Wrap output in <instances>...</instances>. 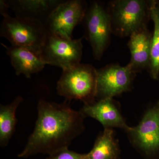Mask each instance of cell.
<instances>
[{
	"instance_id": "cell-4",
	"label": "cell",
	"mask_w": 159,
	"mask_h": 159,
	"mask_svg": "<svg viewBox=\"0 0 159 159\" xmlns=\"http://www.w3.org/2000/svg\"><path fill=\"white\" fill-rule=\"evenodd\" d=\"M48 34L42 22L32 19L9 16L3 18L0 26V36L8 40L11 45L27 48L38 53Z\"/></svg>"
},
{
	"instance_id": "cell-6",
	"label": "cell",
	"mask_w": 159,
	"mask_h": 159,
	"mask_svg": "<svg viewBox=\"0 0 159 159\" xmlns=\"http://www.w3.org/2000/svg\"><path fill=\"white\" fill-rule=\"evenodd\" d=\"M82 40L48 34L40 50V56L46 65L62 70L73 66L81 61Z\"/></svg>"
},
{
	"instance_id": "cell-7",
	"label": "cell",
	"mask_w": 159,
	"mask_h": 159,
	"mask_svg": "<svg viewBox=\"0 0 159 159\" xmlns=\"http://www.w3.org/2000/svg\"><path fill=\"white\" fill-rule=\"evenodd\" d=\"M88 6L83 0L63 1L44 23L48 33L72 38L75 27L82 23Z\"/></svg>"
},
{
	"instance_id": "cell-2",
	"label": "cell",
	"mask_w": 159,
	"mask_h": 159,
	"mask_svg": "<svg viewBox=\"0 0 159 159\" xmlns=\"http://www.w3.org/2000/svg\"><path fill=\"white\" fill-rule=\"evenodd\" d=\"M112 33L119 37L130 36L148 27L150 20V1L114 0L106 7Z\"/></svg>"
},
{
	"instance_id": "cell-13",
	"label": "cell",
	"mask_w": 159,
	"mask_h": 159,
	"mask_svg": "<svg viewBox=\"0 0 159 159\" xmlns=\"http://www.w3.org/2000/svg\"><path fill=\"white\" fill-rule=\"evenodd\" d=\"M63 0H7L16 16L32 19L43 23Z\"/></svg>"
},
{
	"instance_id": "cell-17",
	"label": "cell",
	"mask_w": 159,
	"mask_h": 159,
	"mask_svg": "<svg viewBox=\"0 0 159 159\" xmlns=\"http://www.w3.org/2000/svg\"><path fill=\"white\" fill-rule=\"evenodd\" d=\"M46 159H85V154L77 153L66 148L49 155Z\"/></svg>"
},
{
	"instance_id": "cell-16",
	"label": "cell",
	"mask_w": 159,
	"mask_h": 159,
	"mask_svg": "<svg viewBox=\"0 0 159 159\" xmlns=\"http://www.w3.org/2000/svg\"><path fill=\"white\" fill-rule=\"evenodd\" d=\"M150 20L154 25L151 48L150 64L148 71L155 80L159 77V1H150Z\"/></svg>"
},
{
	"instance_id": "cell-18",
	"label": "cell",
	"mask_w": 159,
	"mask_h": 159,
	"mask_svg": "<svg viewBox=\"0 0 159 159\" xmlns=\"http://www.w3.org/2000/svg\"><path fill=\"white\" fill-rule=\"evenodd\" d=\"M9 9V7L7 0L0 1V13L3 16V18L9 16L8 13V10Z\"/></svg>"
},
{
	"instance_id": "cell-12",
	"label": "cell",
	"mask_w": 159,
	"mask_h": 159,
	"mask_svg": "<svg viewBox=\"0 0 159 159\" xmlns=\"http://www.w3.org/2000/svg\"><path fill=\"white\" fill-rule=\"evenodd\" d=\"M152 32L148 27L140 29L129 36L128 43L131 59L128 64L135 73L148 70L150 64Z\"/></svg>"
},
{
	"instance_id": "cell-11",
	"label": "cell",
	"mask_w": 159,
	"mask_h": 159,
	"mask_svg": "<svg viewBox=\"0 0 159 159\" xmlns=\"http://www.w3.org/2000/svg\"><path fill=\"white\" fill-rule=\"evenodd\" d=\"M11 60V66L17 76L24 74L26 78H31V75L42 70L46 65L39 53L23 47L11 45L8 47L1 43Z\"/></svg>"
},
{
	"instance_id": "cell-15",
	"label": "cell",
	"mask_w": 159,
	"mask_h": 159,
	"mask_svg": "<svg viewBox=\"0 0 159 159\" xmlns=\"http://www.w3.org/2000/svg\"><path fill=\"white\" fill-rule=\"evenodd\" d=\"M24 99L18 96L14 100L7 105H0V145L5 147L14 134L17 119L16 113L19 106Z\"/></svg>"
},
{
	"instance_id": "cell-5",
	"label": "cell",
	"mask_w": 159,
	"mask_h": 159,
	"mask_svg": "<svg viewBox=\"0 0 159 159\" xmlns=\"http://www.w3.org/2000/svg\"><path fill=\"white\" fill-rule=\"evenodd\" d=\"M82 23L84 37L91 46L94 58L99 60L108 48L112 34L106 7L98 1L91 2Z\"/></svg>"
},
{
	"instance_id": "cell-8",
	"label": "cell",
	"mask_w": 159,
	"mask_h": 159,
	"mask_svg": "<svg viewBox=\"0 0 159 159\" xmlns=\"http://www.w3.org/2000/svg\"><path fill=\"white\" fill-rule=\"evenodd\" d=\"M136 74L128 65L111 64L97 69L96 99L113 98L129 91Z\"/></svg>"
},
{
	"instance_id": "cell-1",
	"label": "cell",
	"mask_w": 159,
	"mask_h": 159,
	"mask_svg": "<svg viewBox=\"0 0 159 159\" xmlns=\"http://www.w3.org/2000/svg\"><path fill=\"white\" fill-rule=\"evenodd\" d=\"M67 102L57 103L40 99L34 130L25 147L18 155L19 157L25 158L38 154L50 155L68 148L82 133L86 117L80 111L71 108Z\"/></svg>"
},
{
	"instance_id": "cell-9",
	"label": "cell",
	"mask_w": 159,
	"mask_h": 159,
	"mask_svg": "<svg viewBox=\"0 0 159 159\" xmlns=\"http://www.w3.org/2000/svg\"><path fill=\"white\" fill-rule=\"evenodd\" d=\"M125 132L134 146L150 156L159 152V101L145 112L139 125Z\"/></svg>"
},
{
	"instance_id": "cell-10",
	"label": "cell",
	"mask_w": 159,
	"mask_h": 159,
	"mask_svg": "<svg viewBox=\"0 0 159 159\" xmlns=\"http://www.w3.org/2000/svg\"><path fill=\"white\" fill-rule=\"evenodd\" d=\"M80 111L85 117L99 121L104 129L119 128L126 131L129 128L113 98L101 99L89 105H84Z\"/></svg>"
},
{
	"instance_id": "cell-14",
	"label": "cell",
	"mask_w": 159,
	"mask_h": 159,
	"mask_svg": "<svg viewBox=\"0 0 159 159\" xmlns=\"http://www.w3.org/2000/svg\"><path fill=\"white\" fill-rule=\"evenodd\" d=\"M119 152L113 130L105 129L97 137L92 150L85 154V159H118Z\"/></svg>"
},
{
	"instance_id": "cell-3",
	"label": "cell",
	"mask_w": 159,
	"mask_h": 159,
	"mask_svg": "<svg viewBox=\"0 0 159 159\" xmlns=\"http://www.w3.org/2000/svg\"><path fill=\"white\" fill-rule=\"evenodd\" d=\"M97 69L90 64L79 63L62 70L57 82V94L66 100L78 99L89 105L96 101Z\"/></svg>"
}]
</instances>
